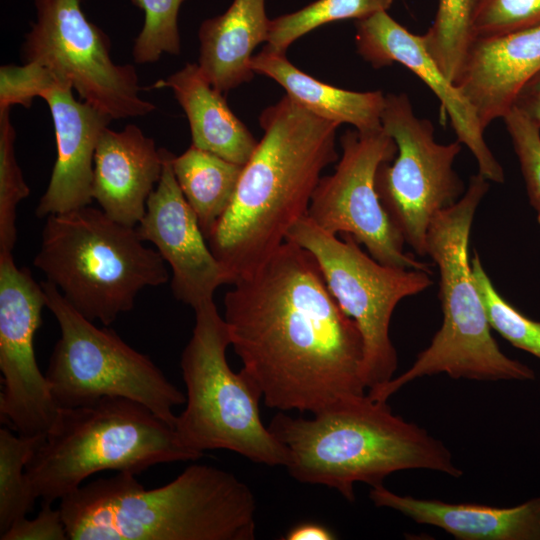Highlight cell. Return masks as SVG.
Masks as SVG:
<instances>
[{
    "label": "cell",
    "instance_id": "cell-24",
    "mask_svg": "<svg viewBox=\"0 0 540 540\" xmlns=\"http://www.w3.org/2000/svg\"><path fill=\"white\" fill-rule=\"evenodd\" d=\"M172 168L208 240L234 197L243 166L191 145L173 156Z\"/></svg>",
    "mask_w": 540,
    "mask_h": 540
},
{
    "label": "cell",
    "instance_id": "cell-16",
    "mask_svg": "<svg viewBox=\"0 0 540 540\" xmlns=\"http://www.w3.org/2000/svg\"><path fill=\"white\" fill-rule=\"evenodd\" d=\"M356 47L374 68L398 62L415 73L437 96L448 114L457 140L475 157L479 173L488 181L503 183L505 174L484 139L476 111L426 51L421 35L408 31L387 11L356 20Z\"/></svg>",
    "mask_w": 540,
    "mask_h": 540
},
{
    "label": "cell",
    "instance_id": "cell-26",
    "mask_svg": "<svg viewBox=\"0 0 540 540\" xmlns=\"http://www.w3.org/2000/svg\"><path fill=\"white\" fill-rule=\"evenodd\" d=\"M479 0H438L432 25L421 35L424 47L445 76L457 80L475 37L473 22Z\"/></svg>",
    "mask_w": 540,
    "mask_h": 540
},
{
    "label": "cell",
    "instance_id": "cell-31",
    "mask_svg": "<svg viewBox=\"0 0 540 540\" xmlns=\"http://www.w3.org/2000/svg\"><path fill=\"white\" fill-rule=\"evenodd\" d=\"M540 25V0H479L475 38L495 37Z\"/></svg>",
    "mask_w": 540,
    "mask_h": 540
},
{
    "label": "cell",
    "instance_id": "cell-32",
    "mask_svg": "<svg viewBox=\"0 0 540 540\" xmlns=\"http://www.w3.org/2000/svg\"><path fill=\"white\" fill-rule=\"evenodd\" d=\"M502 119L520 164L529 202L540 215V127L515 105Z\"/></svg>",
    "mask_w": 540,
    "mask_h": 540
},
{
    "label": "cell",
    "instance_id": "cell-17",
    "mask_svg": "<svg viewBox=\"0 0 540 540\" xmlns=\"http://www.w3.org/2000/svg\"><path fill=\"white\" fill-rule=\"evenodd\" d=\"M71 84L59 80L41 95L53 119L57 158L35 214L39 218L90 205L94 156L112 120L85 101L75 100Z\"/></svg>",
    "mask_w": 540,
    "mask_h": 540
},
{
    "label": "cell",
    "instance_id": "cell-36",
    "mask_svg": "<svg viewBox=\"0 0 540 540\" xmlns=\"http://www.w3.org/2000/svg\"><path fill=\"white\" fill-rule=\"evenodd\" d=\"M515 106L540 127V93L519 95Z\"/></svg>",
    "mask_w": 540,
    "mask_h": 540
},
{
    "label": "cell",
    "instance_id": "cell-11",
    "mask_svg": "<svg viewBox=\"0 0 540 540\" xmlns=\"http://www.w3.org/2000/svg\"><path fill=\"white\" fill-rule=\"evenodd\" d=\"M381 125L395 141L397 154L378 167L376 192L404 242L426 256L431 221L466 191L453 170L461 143L436 142L433 124L415 115L406 93L385 95Z\"/></svg>",
    "mask_w": 540,
    "mask_h": 540
},
{
    "label": "cell",
    "instance_id": "cell-34",
    "mask_svg": "<svg viewBox=\"0 0 540 540\" xmlns=\"http://www.w3.org/2000/svg\"><path fill=\"white\" fill-rule=\"evenodd\" d=\"M1 540H65L68 539L60 509L52 503L42 502L41 509L33 519L26 517L14 524Z\"/></svg>",
    "mask_w": 540,
    "mask_h": 540
},
{
    "label": "cell",
    "instance_id": "cell-3",
    "mask_svg": "<svg viewBox=\"0 0 540 540\" xmlns=\"http://www.w3.org/2000/svg\"><path fill=\"white\" fill-rule=\"evenodd\" d=\"M135 476L118 472L63 497L59 509L68 539H255V496L231 472L193 464L153 489H145Z\"/></svg>",
    "mask_w": 540,
    "mask_h": 540
},
{
    "label": "cell",
    "instance_id": "cell-25",
    "mask_svg": "<svg viewBox=\"0 0 540 540\" xmlns=\"http://www.w3.org/2000/svg\"><path fill=\"white\" fill-rule=\"evenodd\" d=\"M46 434L16 436L0 429V536L24 519L37 499L26 477V466Z\"/></svg>",
    "mask_w": 540,
    "mask_h": 540
},
{
    "label": "cell",
    "instance_id": "cell-35",
    "mask_svg": "<svg viewBox=\"0 0 540 540\" xmlns=\"http://www.w3.org/2000/svg\"><path fill=\"white\" fill-rule=\"evenodd\" d=\"M336 538L328 527L315 522L299 523L282 537L285 540H333Z\"/></svg>",
    "mask_w": 540,
    "mask_h": 540
},
{
    "label": "cell",
    "instance_id": "cell-23",
    "mask_svg": "<svg viewBox=\"0 0 540 540\" xmlns=\"http://www.w3.org/2000/svg\"><path fill=\"white\" fill-rule=\"evenodd\" d=\"M255 73L279 83L292 99L313 114L338 123H348L360 132L382 129L385 95L381 91L356 92L323 83L300 71L284 53L266 46L252 57Z\"/></svg>",
    "mask_w": 540,
    "mask_h": 540
},
{
    "label": "cell",
    "instance_id": "cell-1",
    "mask_svg": "<svg viewBox=\"0 0 540 540\" xmlns=\"http://www.w3.org/2000/svg\"><path fill=\"white\" fill-rule=\"evenodd\" d=\"M233 285L231 345L267 407L313 415L367 393L361 332L308 250L286 239Z\"/></svg>",
    "mask_w": 540,
    "mask_h": 540
},
{
    "label": "cell",
    "instance_id": "cell-10",
    "mask_svg": "<svg viewBox=\"0 0 540 540\" xmlns=\"http://www.w3.org/2000/svg\"><path fill=\"white\" fill-rule=\"evenodd\" d=\"M341 237L306 216L289 230L286 239L314 256L332 296L357 324L364 345L362 376L369 391L390 381L397 369V352L389 336L395 307L433 281L428 271L381 264L364 253L351 235Z\"/></svg>",
    "mask_w": 540,
    "mask_h": 540
},
{
    "label": "cell",
    "instance_id": "cell-37",
    "mask_svg": "<svg viewBox=\"0 0 540 540\" xmlns=\"http://www.w3.org/2000/svg\"><path fill=\"white\" fill-rule=\"evenodd\" d=\"M540 93V72L537 73L523 88L521 94ZM520 94V95H521Z\"/></svg>",
    "mask_w": 540,
    "mask_h": 540
},
{
    "label": "cell",
    "instance_id": "cell-9",
    "mask_svg": "<svg viewBox=\"0 0 540 540\" xmlns=\"http://www.w3.org/2000/svg\"><path fill=\"white\" fill-rule=\"evenodd\" d=\"M41 285L46 307L60 329L45 373L56 405L72 408L104 397L127 398L174 427V407L185 403L186 396L149 356L132 348L112 329L95 326L52 283Z\"/></svg>",
    "mask_w": 540,
    "mask_h": 540
},
{
    "label": "cell",
    "instance_id": "cell-27",
    "mask_svg": "<svg viewBox=\"0 0 540 540\" xmlns=\"http://www.w3.org/2000/svg\"><path fill=\"white\" fill-rule=\"evenodd\" d=\"M393 0H316L304 8L270 20L266 47L286 52L295 40L330 22L360 20L387 11Z\"/></svg>",
    "mask_w": 540,
    "mask_h": 540
},
{
    "label": "cell",
    "instance_id": "cell-13",
    "mask_svg": "<svg viewBox=\"0 0 540 540\" xmlns=\"http://www.w3.org/2000/svg\"><path fill=\"white\" fill-rule=\"evenodd\" d=\"M340 144L341 158L333 174L320 178L307 217L328 233L351 235L381 264L430 272L429 264L404 253L405 242L376 192L378 167L397 154L393 138L383 128L355 129L347 130Z\"/></svg>",
    "mask_w": 540,
    "mask_h": 540
},
{
    "label": "cell",
    "instance_id": "cell-15",
    "mask_svg": "<svg viewBox=\"0 0 540 540\" xmlns=\"http://www.w3.org/2000/svg\"><path fill=\"white\" fill-rule=\"evenodd\" d=\"M162 174L136 227L152 243L172 271L173 296L193 309L212 301L218 287L235 278L212 253L193 209L185 199L172 168L173 154L161 148Z\"/></svg>",
    "mask_w": 540,
    "mask_h": 540
},
{
    "label": "cell",
    "instance_id": "cell-7",
    "mask_svg": "<svg viewBox=\"0 0 540 540\" xmlns=\"http://www.w3.org/2000/svg\"><path fill=\"white\" fill-rule=\"evenodd\" d=\"M34 266L68 303L109 326L134 308L138 293L165 284L169 273L136 227L90 205L45 218Z\"/></svg>",
    "mask_w": 540,
    "mask_h": 540
},
{
    "label": "cell",
    "instance_id": "cell-33",
    "mask_svg": "<svg viewBox=\"0 0 540 540\" xmlns=\"http://www.w3.org/2000/svg\"><path fill=\"white\" fill-rule=\"evenodd\" d=\"M59 80L49 69L38 63L2 66L0 110L10 109L15 104L29 108L36 96L41 97L44 91Z\"/></svg>",
    "mask_w": 540,
    "mask_h": 540
},
{
    "label": "cell",
    "instance_id": "cell-12",
    "mask_svg": "<svg viewBox=\"0 0 540 540\" xmlns=\"http://www.w3.org/2000/svg\"><path fill=\"white\" fill-rule=\"evenodd\" d=\"M34 5L36 21L21 46L24 63L46 67L112 120L156 109L139 96L134 67L113 62L109 38L86 18L80 0H34Z\"/></svg>",
    "mask_w": 540,
    "mask_h": 540
},
{
    "label": "cell",
    "instance_id": "cell-22",
    "mask_svg": "<svg viewBox=\"0 0 540 540\" xmlns=\"http://www.w3.org/2000/svg\"><path fill=\"white\" fill-rule=\"evenodd\" d=\"M155 88L172 89L185 111L192 135V145L225 160L244 166L258 141L232 112L222 93L217 91L198 64L187 63Z\"/></svg>",
    "mask_w": 540,
    "mask_h": 540
},
{
    "label": "cell",
    "instance_id": "cell-19",
    "mask_svg": "<svg viewBox=\"0 0 540 540\" xmlns=\"http://www.w3.org/2000/svg\"><path fill=\"white\" fill-rule=\"evenodd\" d=\"M161 149L136 125L102 132L94 156L92 198L111 219L136 227L160 180Z\"/></svg>",
    "mask_w": 540,
    "mask_h": 540
},
{
    "label": "cell",
    "instance_id": "cell-38",
    "mask_svg": "<svg viewBox=\"0 0 540 540\" xmlns=\"http://www.w3.org/2000/svg\"><path fill=\"white\" fill-rule=\"evenodd\" d=\"M537 221L540 224V215H537Z\"/></svg>",
    "mask_w": 540,
    "mask_h": 540
},
{
    "label": "cell",
    "instance_id": "cell-4",
    "mask_svg": "<svg viewBox=\"0 0 540 540\" xmlns=\"http://www.w3.org/2000/svg\"><path fill=\"white\" fill-rule=\"evenodd\" d=\"M268 427L287 451L285 467L292 478L335 489L350 502L355 483L376 487L398 471L426 469L455 478L463 474L442 441L367 393L311 418L280 411Z\"/></svg>",
    "mask_w": 540,
    "mask_h": 540
},
{
    "label": "cell",
    "instance_id": "cell-20",
    "mask_svg": "<svg viewBox=\"0 0 540 540\" xmlns=\"http://www.w3.org/2000/svg\"><path fill=\"white\" fill-rule=\"evenodd\" d=\"M377 507L393 509L416 523L438 527L459 540H540V496L513 507L449 503L371 487Z\"/></svg>",
    "mask_w": 540,
    "mask_h": 540
},
{
    "label": "cell",
    "instance_id": "cell-2",
    "mask_svg": "<svg viewBox=\"0 0 540 540\" xmlns=\"http://www.w3.org/2000/svg\"><path fill=\"white\" fill-rule=\"evenodd\" d=\"M259 121L263 138L207 240L236 281L262 265L307 216L322 171L338 159L339 124L313 114L287 94L266 108Z\"/></svg>",
    "mask_w": 540,
    "mask_h": 540
},
{
    "label": "cell",
    "instance_id": "cell-18",
    "mask_svg": "<svg viewBox=\"0 0 540 540\" xmlns=\"http://www.w3.org/2000/svg\"><path fill=\"white\" fill-rule=\"evenodd\" d=\"M540 72V25L506 35L475 38L455 85L484 129L503 118L525 85Z\"/></svg>",
    "mask_w": 540,
    "mask_h": 540
},
{
    "label": "cell",
    "instance_id": "cell-8",
    "mask_svg": "<svg viewBox=\"0 0 540 540\" xmlns=\"http://www.w3.org/2000/svg\"><path fill=\"white\" fill-rule=\"evenodd\" d=\"M194 312L192 336L180 360L186 386V407L174 426L180 441L200 454L225 449L257 464L285 466V447L261 420L260 390L227 362L229 331L214 300Z\"/></svg>",
    "mask_w": 540,
    "mask_h": 540
},
{
    "label": "cell",
    "instance_id": "cell-28",
    "mask_svg": "<svg viewBox=\"0 0 540 540\" xmlns=\"http://www.w3.org/2000/svg\"><path fill=\"white\" fill-rule=\"evenodd\" d=\"M470 265L490 327L514 347L540 359V321L525 316L499 294L476 252Z\"/></svg>",
    "mask_w": 540,
    "mask_h": 540
},
{
    "label": "cell",
    "instance_id": "cell-5",
    "mask_svg": "<svg viewBox=\"0 0 540 540\" xmlns=\"http://www.w3.org/2000/svg\"><path fill=\"white\" fill-rule=\"evenodd\" d=\"M488 189L489 181L482 174L472 175L462 197L431 221L427 255L439 269L443 323L408 370L367 391L372 399L387 401L411 381L439 373L477 381L535 379L529 366L500 350L472 278L469 237L475 212Z\"/></svg>",
    "mask_w": 540,
    "mask_h": 540
},
{
    "label": "cell",
    "instance_id": "cell-21",
    "mask_svg": "<svg viewBox=\"0 0 540 540\" xmlns=\"http://www.w3.org/2000/svg\"><path fill=\"white\" fill-rule=\"evenodd\" d=\"M269 25L265 0H234L223 14L202 22L198 65L217 91L226 93L254 77L253 51L267 41Z\"/></svg>",
    "mask_w": 540,
    "mask_h": 540
},
{
    "label": "cell",
    "instance_id": "cell-29",
    "mask_svg": "<svg viewBox=\"0 0 540 540\" xmlns=\"http://www.w3.org/2000/svg\"><path fill=\"white\" fill-rule=\"evenodd\" d=\"M10 109L0 110V253H12L17 239L16 208L30 189L15 157Z\"/></svg>",
    "mask_w": 540,
    "mask_h": 540
},
{
    "label": "cell",
    "instance_id": "cell-6",
    "mask_svg": "<svg viewBox=\"0 0 540 540\" xmlns=\"http://www.w3.org/2000/svg\"><path fill=\"white\" fill-rule=\"evenodd\" d=\"M202 456L184 446L175 428L146 406L127 398L104 397L59 408L26 466V477L36 498L53 503L98 472L137 475L158 464Z\"/></svg>",
    "mask_w": 540,
    "mask_h": 540
},
{
    "label": "cell",
    "instance_id": "cell-14",
    "mask_svg": "<svg viewBox=\"0 0 540 540\" xmlns=\"http://www.w3.org/2000/svg\"><path fill=\"white\" fill-rule=\"evenodd\" d=\"M44 306L41 283L0 253V416L21 435L47 434L59 411L34 351Z\"/></svg>",
    "mask_w": 540,
    "mask_h": 540
},
{
    "label": "cell",
    "instance_id": "cell-30",
    "mask_svg": "<svg viewBox=\"0 0 540 540\" xmlns=\"http://www.w3.org/2000/svg\"><path fill=\"white\" fill-rule=\"evenodd\" d=\"M184 0H131L144 11L143 28L135 39L132 55L136 63H153L163 53H180L178 13Z\"/></svg>",
    "mask_w": 540,
    "mask_h": 540
}]
</instances>
